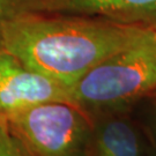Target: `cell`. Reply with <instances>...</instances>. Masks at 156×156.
Instances as JSON below:
<instances>
[{
	"instance_id": "obj_6",
	"label": "cell",
	"mask_w": 156,
	"mask_h": 156,
	"mask_svg": "<svg viewBox=\"0 0 156 156\" xmlns=\"http://www.w3.org/2000/svg\"><path fill=\"white\" fill-rule=\"evenodd\" d=\"M93 131L87 156H144L148 148L142 132L125 112L91 117Z\"/></svg>"
},
{
	"instance_id": "obj_10",
	"label": "cell",
	"mask_w": 156,
	"mask_h": 156,
	"mask_svg": "<svg viewBox=\"0 0 156 156\" xmlns=\"http://www.w3.org/2000/svg\"><path fill=\"white\" fill-rule=\"evenodd\" d=\"M154 133L156 136V112H155V117H154Z\"/></svg>"
},
{
	"instance_id": "obj_2",
	"label": "cell",
	"mask_w": 156,
	"mask_h": 156,
	"mask_svg": "<svg viewBox=\"0 0 156 156\" xmlns=\"http://www.w3.org/2000/svg\"><path fill=\"white\" fill-rule=\"evenodd\" d=\"M74 104L90 117L125 112L156 93V31L104 59L69 89Z\"/></svg>"
},
{
	"instance_id": "obj_9",
	"label": "cell",
	"mask_w": 156,
	"mask_h": 156,
	"mask_svg": "<svg viewBox=\"0 0 156 156\" xmlns=\"http://www.w3.org/2000/svg\"><path fill=\"white\" fill-rule=\"evenodd\" d=\"M144 156H156V146H148Z\"/></svg>"
},
{
	"instance_id": "obj_8",
	"label": "cell",
	"mask_w": 156,
	"mask_h": 156,
	"mask_svg": "<svg viewBox=\"0 0 156 156\" xmlns=\"http://www.w3.org/2000/svg\"><path fill=\"white\" fill-rule=\"evenodd\" d=\"M26 0H0V51L4 50L2 35L5 24L17 14L26 13Z\"/></svg>"
},
{
	"instance_id": "obj_5",
	"label": "cell",
	"mask_w": 156,
	"mask_h": 156,
	"mask_svg": "<svg viewBox=\"0 0 156 156\" xmlns=\"http://www.w3.org/2000/svg\"><path fill=\"white\" fill-rule=\"evenodd\" d=\"M24 8L30 13L102 17L146 27L156 21V0H26Z\"/></svg>"
},
{
	"instance_id": "obj_1",
	"label": "cell",
	"mask_w": 156,
	"mask_h": 156,
	"mask_svg": "<svg viewBox=\"0 0 156 156\" xmlns=\"http://www.w3.org/2000/svg\"><path fill=\"white\" fill-rule=\"evenodd\" d=\"M149 29L102 17L26 12L5 24L2 46L27 67L71 89L90 69L136 43Z\"/></svg>"
},
{
	"instance_id": "obj_7",
	"label": "cell",
	"mask_w": 156,
	"mask_h": 156,
	"mask_svg": "<svg viewBox=\"0 0 156 156\" xmlns=\"http://www.w3.org/2000/svg\"><path fill=\"white\" fill-rule=\"evenodd\" d=\"M0 156H29L4 120H0Z\"/></svg>"
},
{
	"instance_id": "obj_11",
	"label": "cell",
	"mask_w": 156,
	"mask_h": 156,
	"mask_svg": "<svg viewBox=\"0 0 156 156\" xmlns=\"http://www.w3.org/2000/svg\"><path fill=\"white\" fill-rule=\"evenodd\" d=\"M151 28H153V29H154V30H155V31H156V21H155V22H154V23H153V24H151Z\"/></svg>"
},
{
	"instance_id": "obj_3",
	"label": "cell",
	"mask_w": 156,
	"mask_h": 156,
	"mask_svg": "<svg viewBox=\"0 0 156 156\" xmlns=\"http://www.w3.org/2000/svg\"><path fill=\"white\" fill-rule=\"evenodd\" d=\"M6 123L29 156H87L93 119L65 102L31 106Z\"/></svg>"
},
{
	"instance_id": "obj_4",
	"label": "cell",
	"mask_w": 156,
	"mask_h": 156,
	"mask_svg": "<svg viewBox=\"0 0 156 156\" xmlns=\"http://www.w3.org/2000/svg\"><path fill=\"white\" fill-rule=\"evenodd\" d=\"M49 102L74 104L65 86L0 51V120L6 122L15 113Z\"/></svg>"
}]
</instances>
